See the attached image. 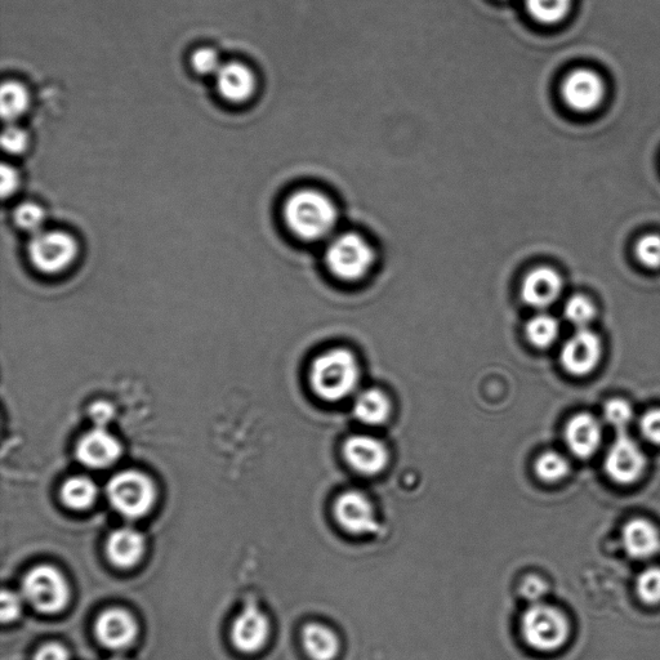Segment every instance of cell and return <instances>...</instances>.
<instances>
[{
	"label": "cell",
	"instance_id": "obj_2",
	"mask_svg": "<svg viewBox=\"0 0 660 660\" xmlns=\"http://www.w3.org/2000/svg\"><path fill=\"white\" fill-rule=\"evenodd\" d=\"M285 220L294 234L305 240H318L332 233L337 209L332 200L314 190H303L288 199Z\"/></svg>",
	"mask_w": 660,
	"mask_h": 660
},
{
	"label": "cell",
	"instance_id": "obj_37",
	"mask_svg": "<svg viewBox=\"0 0 660 660\" xmlns=\"http://www.w3.org/2000/svg\"><path fill=\"white\" fill-rule=\"evenodd\" d=\"M21 599L15 592L4 591L2 595V619L3 622H11L19 617L21 612Z\"/></svg>",
	"mask_w": 660,
	"mask_h": 660
},
{
	"label": "cell",
	"instance_id": "obj_39",
	"mask_svg": "<svg viewBox=\"0 0 660 660\" xmlns=\"http://www.w3.org/2000/svg\"><path fill=\"white\" fill-rule=\"evenodd\" d=\"M89 413H91L92 421L96 423V427L105 428L107 423L114 417L113 407L105 401H98V403L93 404Z\"/></svg>",
	"mask_w": 660,
	"mask_h": 660
},
{
	"label": "cell",
	"instance_id": "obj_9",
	"mask_svg": "<svg viewBox=\"0 0 660 660\" xmlns=\"http://www.w3.org/2000/svg\"><path fill=\"white\" fill-rule=\"evenodd\" d=\"M602 355L600 337L586 328L579 329L561 350V364L573 376H587L599 365Z\"/></svg>",
	"mask_w": 660,
	"mask_h": 660
},
{
	"label": "cell",
	"instance_id": "obj_13",
	"mask_svg": "<svg viewBox=\"0 0 660 660\" xmlns=\"http://www.w3.org/2000/svg\"><path fill=\"white\" fill-rule=\"evenodd\" d=\"M563 95L573 110L587 113L601 104L605 95L604 82L593 71L577 70L566 78Z\"/></svg>",
	"mask_w": 660,
	"mask_h": 660
},
{
	"label": "cell",
	"instance_id": "obj_17",
	"mask_svg": "<svg viewBox=\"0 0 660 660\" xmlns=\"http://www.w3.org/2000/svg\"><path fill=\"white\" fill-rule=\"evenodd\" d=\"M270 627L266 615L254 606H248L235 619L231 637L239 650L244 653H254L266 644Z\"/></svg>",
	"mask_w": 660,
	"mask_h": 660
},
{
	"label": "cell",
	"instance_id": "obj_11",
	"mask_svg": "<svg viewBox=\"0 0 660 660\" xmlns=\"http://www.w3.org/2000/svg\"><path fill=\"white\" fill-rule=\"evenodd\" d=\"M334 515L342 528L351 534H372L379 528L372 502L367 495L356 490L338 497L334 505Z\"/></svg>",
	"mask_w": 660,
	"mask_h": 660
},
{
	"label": "cell",
	"instance_id": "obj_10",
	"mask_svg": "<svg viewBox=\"0 0 660 660\" xmlns=\"http://www.w3.org/2000/svg\"><path fill=\"white\" fill-rule=\"evenodd\" d=\"M343 457L359 474L372 476L385 470L390 462V452L377 437L355 435L343 444Z\"/></svg>",
	"mask_w": 660,
	"mask_h": 660
},
{
	"label": "cell",
	"instance_id": "obj_36",
	"mask_svg": "<svg viewBox=\"0 0 660 660\" xmlns=\"http://www.w3.org/2000/svg\"><path fill=\"white\" fill-rule=\"evenodd\" d=\"M547 590L548 587L546 582H544L543 579L539 577H534V575H532V577L526 578L523 583V587H521V592H523L525 599L534 602V604H538V602L543 599V596L546 595Z\"/></svg>",
	"mask_w": 660,
	"mask_h": 660
},
{
	"label": "cell",
	"instance_id": "obj_33",
	"mask_svg": "<svg viewBox=\"0 0 660 660\" xmlns=\"http://www.w3.org/2000/svg\"><path fill=\"white\" fill-rule=\"evenodd\" d=\"M193 66L195 71L203 75L217 74L222 68L220 56L211 48H202L195 52Z\"/></svg>",
	"mask_w": 660,
	"mask_h": 660
},
{
	"label": "cell",
	"instance_id": "obj_24",
	"mask_svg": "<svg viewBox=\"0 0 660 660\" xmlns=\"http://www.w3.org/2000/svg\"><path fill=\"white\" fill-rule=\"evenodd\" d=\"M525 333L533 346L538 349H547L559 337L560 324L552 315L539 314L528 321Z\"/></svg>",
	"mask_w": 660,
	"mask_h": 660
},
{
	"label": "cell",
	"instance_id": "obj_5",
	"mask_svg": "<svg viewBox=\"0 0 660 660\" xmlns=\"http://www.w3.org/2000/svg\"><path fill=\"white\" fill-rule=\"evenodd\" d=\"M328 269L345 282H358L374 263V251L367 240L356 234L338 236L325 254Z\"/></svg>",
	"mask_w": 660,
	"mask_h": 660
},
{
	"label": "cell",
	"instance_id": "obj_31",
	"mask_svg": "<svg viewBox=\"0 0 660 660\" xmlns=\"http://www.w3.org/2000/svg\"><path fill=\"white\" fill-rule=\"evenodd\" d=\"M15 220L22 230L37 234L46 221V213L38 204L25 203L16 209Z\"/></svg>",
	"mask_w": 660,
	"mask_h": 660
},
{
	"label": "cell",
	"instance_id": "obj_8",
	"mask_svg": "<svg viewBox=\"0 0 660 660\" xmlns=\"http://www.w3.org/2000/svg\"><path fill=\"white\" fill-rule=\"evenodd\" d=\"M646 463L648 462L639 444L622 434L606 454L605 471L614 483L631 485L644 475Z\"/></svg>",
	"mask_w": 660,
	"mask_h": 660
},
{
	"label": "cell",
	"instance_id": "obj_20",
	"mask_svg": "<svg viewBox=\"0 0 660 660\" xmlns=\"http://www.w3.org/2000/svg\"><path fill=\"white\" fill-rule=\"evenodd\" d=\"M106 550L111 563L119 568H131L144 555L145 539L135 529H118L107 539Z\"/></svg>",
	"mask_w": 660,
	"mask_h": 660
},
{
	"label": "cell",
	"instance_id": "obj_22",
	"mask_svg": "<svg viewBox=\"0 0 660 660\" xmlns=\"http://www.w3.org/2000/svg\"><path fill=\"white\" fill-rule=\"evenodd\" d=\"M303 645L314 660H333L340 651L337 636L321 624H310L303 630Z\"/></svg>",
	"mask_w": 660,
	"mask_h": 660
},
{
	"label": "cell",
	"instance_id": "obj_4",
	"mask_svg": "<svg viewBox=\"0 0 660 660\" xmlns=\"http://www.w3.org/2000/svg\"><path fill=\"white\" fill-rule=\"evenodd\" d=\"M523 633L533 649L551 653L568 642L570 626L568 618L559 609L538 602L524 615Z\"/></svg>",
	"mask_w": 660,
	"mask_h": 660
},
{
	"label": "cell",
	"instance_id": "obj_23",
	"mask_svg": "<svg viewBox=\"0 0 660 660\" xmlns=\"http://www.w3.org/2000/svg\"><path fill=\"white\" fill-rule=\"evenodd\" d=\"M97 486L88 477L77 476L66 480L61 489V499L66 506L73 510H86L95 503Z\"/></svg>",
	"mask_w": 660,
	"mask_h": 660
},
{
	"label": "cell",
	"instance_id": "obj_29",
	"mask_svg": "<svg viewBox=\"0 0 660 660\" xmlns=\"http://www.w3.org/2000/svg\"><path fill=\"white\" fill-rule=\"evenodd\" d=\"M565 318L579 329L586 328L596 316V307L590 298L577 294L566 302L564 309Z\"/></svg>",
	"mask_w": 660,
	"mask_h": 660
},
{
	"label": "cell",
	"instance_id": "obj_41",
	"mask_svg": "<svg viewBox=\"0 0 660 660\" xmlns=\"http://www.w3.org/2000/svg\"><path fill=\"white\" fill-rule=\"evenodd\" d=\"M109 660H128V659L122 658V657H114V658H111Z\"/></svg>",
	"mask_w": 660,
	"mask_h": 660
},
{
	"label": "cell",
	"instance_id": "obj_6",
	"mask_svg": "<svg viewBox=\"0 0 660 660\" xmlns=\"http://www.w3.org/2000/svg\"><path fill=\"white\" fill-rule=\"evenodd\" d=\"M22 595L40 613L55 614L68 605L70 588L64 575L53 566L30 570L22 583Z\"/></svg>",
	"mask_w": 660,
	"mask_h": 660
},
{
	"label": "cell",
	"instance_id": "obj_3",
	"mask_svg": "<svg viewBox=\"0 0 660 660\" xmlns=\"http://www.w3.org/2000/svg\"><path fill=\"white\" fill-rule=\"evenodd\" d=\"M111 506L129 519L145 516L153 508L156 488L153 480L140 471L128 470L111 477L106 488Z\"/></svg>",
	"mask_w": 660,
	"mask_h": 660
},
{
	"label": "cell",
	"instance_id": "obj_30",
	"mask_svg": "<svg viewBox=\"0 0 660 660\" xmlns=\"http://www.w3.org/2000/svg\"><path fill=\"white\" fill-rule=\"evenodd\" d=\"M604 417L610 426L617 430H626L633 419V409L628 401L612 399L605 404Z\"/></svg>",
	"mask_w": 660,
	"mask_h": 660
},
{
	"label": "cell",
	"instance_id": "obj_21",
	"mask_svg": "<svg viewBox=\"0 0 660 660\" xmlns=\"http://www.w3.org/2000/svg\"><path fill=\"white\" fill-rule=\"evenodd\" d=\"M392 405L389 396L378 389L361 392L354 403V414L361 423L369 426H381L389 421Z\"/></svg>",
	"mask_w": 660,
	"mask_h": 660
},
{
	"label": "cell",
	"instance_id": "obj_40",
	"mask_svg": "<svg viewBox=\"0 0 660 660\" xmlns=\"http://www.w3.org/2000/svg\"><path fill=\"white\" fill-rule=\"evenodd\" d=\"M34 660H69V653L60 644H47L38 650Z\"/></svg>",
	"mask_w": 660,
	"mask_h": 660
},
{
	"label": "cell",
	"instance_id": "obj_18",
	"mask_svg": "<svg viewBox=\"0 0 660 660\" xmlns=\"http://www.w3.org/2000/svg\"><path fill=\"white\" fill-rule=\"evenodd\" d=\"M622 543L632 559L649 560L660 552V533L649 520L633 519L623 526Z\"/></svg>",
	"mask_w": 660,
	"mask_h": 660
},
{
	"label": "cell",
	"instance_id": "obj_12",
	"mask_svg": "<svg viewBox=\"0 0 660 660\" xmlns=\"http://www.w3.org/2000/svg\"><path fill=\"white\" fill-rule=\"evenodd\" d=\"M122 456V445L117 437L104 427H95L79 440L77 457L82 465L89 468L110 467Z\"/></svg>",
	"mask_w": 660,
	"mask_h": 660
},
{
	"label": "cell",
	"instance_id": "obj_28",
	"mask_svg": "<svg viewBox=\"0 0 660 660\" xmlns=\"http://www.w3.org/2000/svg\"><path fill=\"white\" fill-rule=\"evenodd\" d=\"M636 592L644 604L655 606L660 604V568L650 566L642 570L636 579Z\"/></svg>",
	"mask_w": 660,
	"mask_h": 660
},
{
	"label": "cell",
	"instance_id": "obj_34",
	"mask_svg": "<svg viewBox=\"0 0 660 660\" xmlns=\"http://www.w3.org/2000/svg\"><path fill=\"white\" fill-rule=\"evenodd\" d=\"M29 144V137L24 129L8 126L2 135V146L7 153L17 155L24 153Z\"/></svg>",
	"mask_w": 660,
	"mask_h": 660
},
{
	"label": "cell",
	"instance_id": "obj_7",
	"mask_svg": "<svg viewBox=\"0 0 660 660\" xmlns=\"http://www.w3.org/2000/svg\"><path fill=\"white\" fill-rule=\"evenodd\" d=\"M77 253V242L64 231H39L29 244L31 262L46 274H57L68 269Z\"/></svg>",
	"mask_w": 660,
	"mask_h": 660
},
{
	"label": "cell",
	"instance_id": "obj_32",
	"mask_svg": "<svg viewBox=\"0 0 660 660\" xmlns=\"http://www.w3.org/2000/svg\"><path fill=\"white\" fill-rule=\"evenodd\" d=\"M637 258L649 269L660 267V236L648 235L642 238L636 247Z\"/></svg>",
	"mask_w": 660,
	"mask_h": 660
},
{
	"label": "cell",
	"instance_id": "obj_38",
	"mask_svg": "<svg viewBox=\"0 0 660 660\" xmlns=\"http://www.w3.org/2000/svg\"><path fill=\"white\" fill-rule=\"evenodd\" d=\"M0 191H2L3 198L12 195L17 190L20 184L19 175H17L16 169L12 168L11 165L4 164L2 169H0Z\"/></svg>",
	"mask_w": 660,
	"mask_h": 660
},
{
	"label": "cell",
	"instance_id": "obj_14",
	"mask_svg": "<svg viewBox=\"0 0 660 660\" xmlns=\"http://www.w3.org/2000/svg\"><path fill=\"white\" fill-rule=\"evenodd\" d=\"M563 292V279L550 267H538L530 271L521 287V297L535 309H546L559 300Z\"/></svg>",
	"mask_w": 660,
	"mask_h": 660
},
{
	"label": "cell",
	"instance_id": "obj_15",
	"mask_svg": "<svg viewBox=\"0 0 660 660\" xmlns=\"http://www.w3.org/2000/svg\"><path fill=\"white\" fill-rule=\"evenodd\" d=\"M96 635L106 648L126 649L136 639L137 624L126 610L109 609L97 619Z\"/></svg>",
	"mask_w": 660,
	"mask_h": 660
},
{
	"label": "cell",
	"instance_id": "obj_25",
	"mask_svg": "<svg viewBox=\"0 0 660 660\" xmlns=\"http://www.w3.org/2000/svg\"><path fill=\"white\" fill-rule=\"evenodd\" d=\"M29 106V93L17 82L4 83L0 92V111L6 122H13L25 113Z\"/></svg>",
	"mask_w": 660,
	"mask_h": 660
},
{
	"label": "cell",
	"instance_id": "obj_16",
	"mask_svg": "<svg viewBox=\"0 0 660 660\" xmlns=\"http://www.w3.org/2000/svg\"><path fill=\"white\" fill-rule=\"evenodd\" d=\"M565 440L574 456L583 459L592 457L601 445L600 422L591 414H577L566 425Z\"/></svg>",
	"mask_w": 660,
	"mask_h": 660
},
{
	"label": "cell",
	"instance_id": "obj_35",
	"mask_svg": "<svg viewBox=\"0 0 660 660\" xmlns=\"http://www.w3.org/2000/svg\"><path fill=\"white\" fill-rule=\"evenodd\" d=\"M642 435L655 445H660V408L649 410L640 423Z\"/></svg>",
	"mask_w": 660,
	"mask_h": 660
},
{
	"label": "cell",
	"instance_id": "obj_19",
	"mask_svg": "<svg viewBox=\"0 0 660 660\" xmlns=\"http://www.w3.org/2000/svg\"><path fill=\"white\" fill-rule=\"evenodd\" d=\"M216 77L218 91L230 102L247 101L256 89V78L252 70L240 62L222 65Z\"/></svg>",
	"mask_w": 660,
	"mask_h": 660
},
{
	"label": "cell",
	"instance_id": "obj_26",
	"mask_svg": "<svg viewBox=\"0 0 660 660\" xmlns=\"http://www.w3.org/2000/svg\"><path fill=\"white\" fill-rule=\"evenodd\" d=\"M568 459L556 452H546L535 462V474L544 483H557L569 475Z\"/></svg>",
	"mask_w": 660,
	"mask_h": 660
},
{
	"label": "cell",
	"instance_id": "obj_27",
	"mask_svg": "<svg viewBox=\"0 0 660 660\" xmlns=\"http://www.w3.org/2000/svg\"><path fill=\"white\" fill-rule=\"evenodd\" d=\"M526 7L535 20L556 24L568 15L570 0H526Z\"/></svg>",
	"mask_w": 660,
	"mask_h": 660
},
{
	"label": "cell",
	"instance_id": "obj_1",
	"mask_svg": "<svg viewBox=\"0 0 660 660\" xmlns=\"http://www.w3.org/2000/svg\"><path fill=\"white\" fill-rule=\"evenodd\" d=\"M312 390L325 401H341L358 389L360 365L356 356L346 349L324 352L312 363Z\"/></svg>",
	"mask_w": 660,
	"mask_h": 660
}]
</instances>
